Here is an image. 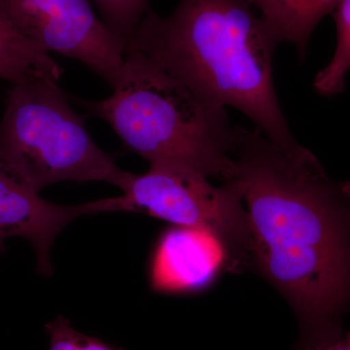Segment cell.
<instances>
[{"label":"cell","mask_w":350,"mask_h":350,"mask_svg":"<svg viewBox=\"0 0 350 350\" xmlns=\"http://www.w3.org/2000/svg\"><path fill=\"white\" fill-rule=\"evenodd\" d=\"M207 238L204 232L188 228L172 227L163 232L151 262L153 289L190 291L211 282L219 262L224 261L215 257L211 246L216 243H206Z\"/></svg>","instance_id":"cell-8"},{"label":"cell","mask_w":350,"mask_h":350,"mask_svg":"<svg viewBox=\"0 0 350 350\" xmlns=\"http://www.w3.org/2000/svg\"><path fill=\"white\" fill-rule=\"evenodd\" d=\"M111 88L105 100L81 105L88 114L109 124L124 148L150 167L232 180L234 131L225 107L204 100L135 53L124 54Z\"/></svg>","instance_id":"cell-3"},{"label":"cell","mask_w":350,"mask_h":350,"mask_svg":"<svg viewBox=\"0 0 350 350\" xmlns=\"http://www.w3.org/2000/svg\"><path fill=\"white\" fill-rule=\"evenodd\" d=\"M335 21L337 43L330 63L314 78L315 91L324 96H335L345 89L350 68V0H340L331 13Z\"/></svg>","instance_id":"cell-11"},{"label":"cell","mask_w":350,"mask_h":350,"mask_svg":"<svg viewBox=\"0 0 350 350\" xmlns=\"http://www.w3.org/2000/svg\"><path fill=\"white\" fill-rule=\"evenodd\" d=\"M120 190L118 211L148 214L174 227L204 232L217 244L230 269L250 262L247 214L234 180L214 186L195 172L150 167L144 174L129 172Z\"/></svg>","instance_id":"cell-5"},{"label":"cell","mask_w":350,"mask_h":350,"mask_svg":"<svg viewBox=\"0 0 350 350\" xmlns=\"http://www.w3.org/2000/svg\"><path fill=\"white\" fill-rule=\"evenodd\" d=\"M57 80L36 72L13 83L0 124V158L36 192L62 181L121 189L129 172L90 137Z\"/></svg>","instance_id":"cell-4"},{"label":"cell","mask_w":350,"mask_h":350,"mask_svg":"<svg viewBox=\"0 0 350 350\" xmlns=\"http://www.w3.org/2000/svg\"><path fill=\"white\" fill-rule=\"evenodd\" d=\"M105 18V24L126 49L149 9L137 0H93Z\"/></svg>","instance_id":"cell-12"},{"label":"cell","mask_w":350,"mask_h":350,"mask_svg":"<svg viewBox=\"0 0 350 350\" xmlns=\"http://www.w3.org/2000/svg\"><path fill=\"white\" fill-rule=\"evenodd\" d=\"M4 245L3 244H0V255H1V253L4 251Z\"/></svg>","instance_id":"cell-16"},{"label":"cell","mask_w":350,"mask_h":350,"mask_svg":"<svg viewBox=\"0 0 350 350\" xmlns=\"http://www.w3.org/2000/svg\"><path fill=\"white\" fill-rule=\"evenodd\" d=\"M0 6L25 38L81 62L112 86L125 49L89 0H0Z\"/></svg>","instance_id":"cell-6"},{"label":"cell","mask_w":350,"mask_h":350,"mask_svg":"<svg viewBox=\"0 0 350 350\" xmlns=\"http://www.w3.org/2000/svg\"><path fill=\"white\" fill-rule=\"evenodd\" d=\"M255 11L245 0H179L167 18L149 9L125 53L144 57L209 103L239 110L280 148H295L300 144L273 84L278 42Z\"/></svg>","instance_id":"cell-2"},{"label":"cell","mask_w":350,"mask_h":350,"mask_svg":"<svg viewBox=\"0 0 350 350\" xmlns=\"http://www.w3.org/2000/svg\"><path fill=\"white\" fill-rule=\"evenodd\" d=\"M300 350H350L349 335L338 327L319 335L304 336Z\"/></svg>","instance_id":"cell-14"},{"label":"cell","mask_w":350,"mask_h":350,"mask_svg":"<svg viewBox=\"0 0 350 350\" xmlns=\"http://www.w3.org/2000/svg\"><path fill=\"white\" fill-rule=\"evenodd\" d=\"M273 32L278 44H293L305 61L308 40L317 25L340 0H245Z\"/></svg>","instance_id":"cell-9"},{"label":"cell","mask_w":350,"mask_h":350,"mask_svg":"<svg viewBox=\"0 0 350 350\" xmlns=\"http://www.w3.org/2000/svg\"><path fill=\"white\" fill-rule=\"evenodd\" d=\"M116 207V198L76 206L48 202L0 158V244L15 237L29 241L40 275H52L51 248L57 234L71 221L87 214L117 211Z\"/></svg>","instance_id":"cell-7"},{"label":"cell","mask_w":350,"mask_h":350,"mask_svg":"<svg viewBox=\"0 0 350 350\" xmlns=\"http://www.w3.org/2000/svg\"><path fill=\"white\" fill-rule=\"evenodd\" d=\"M148 1L149 0H137L138 3L145 9H149Z\"/></svg>","instance_id":"cell-15"},{"label":"cell","mask_w":350,"mask_h":350,"mask_svg":"<svg viewBox=\"0 0 350 350\" xmlns=\"http://www.w3.org/2000/svg\"><path fill=\"white\" fill-rule=\"evenodd\" d=\"M36 72L57 79L62 69L47 51L14 27L0 6V78L13 84Z\"/></svg>","instance_id":"cell-10"},{"label":"cell","mask_w":350,"mask_h":350,"mask_svg":"<svg viewBox=\"0 0 350 350\" xmlns=\"http://www.w3.org/2000/svg\"><path fill=\"white\" fill-rule=\"evenodd\" d=\"M234 131L232 180L247 214L250 262L291 305L304 336L338 328L349 299V184L301 145Z\"/></svg>","instance_id":"cell-1"},{"label":"cell","mask_w":350,"mask_h":350,"mask_svg":"<svg viewBox=\"0 0 350 350\" xmlns=\"http://www.w3.org/2000/svg\"><path fill=\"white\" fill-rule=\"evenodd\" d=\"M45 329L50 338L49 350H123L79 333L63 317L46 324Z\"/></svg>","instance_id":"cell-13"}]
</instances>
